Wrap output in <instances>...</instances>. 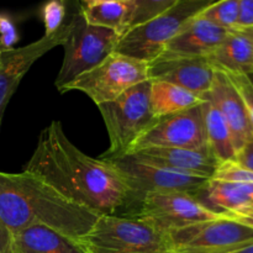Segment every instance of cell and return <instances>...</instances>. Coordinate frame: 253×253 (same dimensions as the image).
Instances as JSON below:
<instances>
[{
    "label": "cell",
    "mask_w": 253,
    "mask_h": 253,
    "mask_svg": "<svg viewBox=\"0 0 253 253\" xmlns=\"http://www.w3.org/2000/svg\"><path fill=\"white\" fill-rule=\"evenodd\" d=\"M71 202L100 215H135L140 202L119 168L86 156L54 120L41 131L25 167Z\"/></svg>",
    "instance_id": "6da1fadb"
},
{
    "label": "cell",
    "mask_w": 253,
    "mask_h": 253,
    "mask_svg": "<svg viewBox=\"0 0 253 253\" xmlns=\"http://www.w3.org/2000/svg\"><path fill=\"white\" fill-rule=\"evenodd\" d=\"M98 217L31 173L0 172V219L11 234L42 224L79 242Z\"/></svg>",
    "instance_id": "7a4b0ae2"
},
{
    "label": "cell",
    "mask_w": 253,
    "mask_h": 253,
    "mask_svg": "<svg viewBox=\"0 0 253 253\" xmlns=\"http://www.w3.org/2000/svg\"><path fill=\"white\" fill-rule=\"evenodd\" d=\"M78 244L85 253H173L168 232L135 215H100Z\"/></svg>",
    "instance_id": "3957f363"
},
{
    "label": "cell",
    "mask_w": 253,
    "mask_h": 253,
    "mask_svg": "<svg viewBox=\"0 0 253 253\" xmlns=\"http://www.w3.org/2000/svg\"><path fill=\"white\" fill-rule=\"evenodd\" d=\"M151 81L142 82L115 100L98 106L108 130L110 148L103 158H120L128 155L133 143L157 120L150 101Z\"/></svg>",
    "instance_id": "277c9868"
},
{
    "label": "cell",
    "mask_w": 253,
    "mask_h": 253,
    "mask_svg": "<svg viewBox=\"0 0 253 253\" xmlns=\"http://www.w3.org/2000/svg\"><path fill=\"white\" fill-rule=\"evenodd\" d=\"M216 0H182L160 16L127 30L119 40L115 51L151 63L165 51L170 40L193 17Z\"/></svg>",
    "instance_id": "5b68a950"
},
{
    "label": "cell",
    "mask_w": 253,
    "mask_h": 253,
    "mask_svg": "<svg viewBox=\"0 0 253 253\" xmlns=\"http://www.w3.org/2000/svg\"><path fill=\"white\" fill-rule=\"evenodd\" d=\"M69 29L62 46L64 56L54 85L62 89L82 74L91 71L115 51L120 35L104 27L88 24L81 10L68 21Z\"/></svg>",
    "instance_id": "8992f818"
},
{
    "label": "cell",
    "mask_w": 253,
    "mask_h": 253,
    "mask_svg": "<svg viewBox=\"0 0 253 253\" xmlns=\"http://www.w3.org/2000/svg\"><path fill=\"white\" fill-rule=\"evenodd\" d=\"M148 79V63L113 52L91 71L82 74L64 86L61 93L83 91L95 105L115 100L116 98Z\"/></svg>",
    "instance_id": "52a82bcc"
},
{
    "label": "cell",
    "mask_w": 253,
    "mask_h": 253,
    "mask_svg": "<svg viewBox=\"0 0 253 253\" xmlns=\"http://www.w3.org/2000/svg\"><path fill=\"white\" fill-rule=\"evenodd\" d=\"M173 253H232L253 245V229L225 216L168 232Z\"/></svg>",
    "instance_id": "ba28073f"
},
{
    "label": "cell",
    "mask_w": 253,
    "mask_h": 253,
    "mask_svg": "<svg viewBox=\"0 0 253 253\" xmlns=\"http://www.w3.org/2000/svg\"><path fill=\"white\" fill-rule=\"evenodd\" d=\"M135 216L143 217L160 229L169 232L189 225L225 217L226 215L212 211L193 194L152 192L143 195Z\"/></svg>",
    "instance_id": "9c48e42d"
},
{
    "label": "cell",
    "mask_w": 253,
    "mask_h": 253,
    "mask_svg": "<svg viewBox=\"0 0 253 253\" xmlns=\"http://www.w3.org/2000/svg\"><path fill=\"white\" fill-rule=\"evenodd\" d=\"M207 145L202 103L187 110L158 118L133 143L130 153L148 147L202 148Z\"/></svg>",
    "instance_id": "30bf717a"
},
{
    "label": "cell",
    "mask_w": 253,
    "mask_h": 253,
    "mask_svg": "<svg viewBox=\"0 0 253 253\" xmlns=\"http://www.w3.org/2000/svg\"><path fill=\"white\" fill-rule=\"evenodd\" d=\"M110 161L116 168L123 172L131 188L137 195L141 203L146 193L179 192L197 195L207 185L205 178L180 174L165 168L148 165L136 160L132 156H124L120 158H105Z\"/></svg>",
    "instance_id": "8fae6325"
},
{
    "label": "cell",
    "mask_w": 253,
    "mask_h": 253,
    "mask_svg": "<svg viewBox=\"0 0 253 253\" xmlns=\"http://www.w3.org/2000/svg\"><path fill=\"white\" fill-rule=\"evenodd\" d=\"M69 25L64 22L56 32L44 35L37 41L19 48L0 49V120L20 82L32 64L53 47L63 43Z\"/></svg>",
    "instance_id": "7c38bea8"
},
{
    "label": "cell",
    "mask_w": 253,
    "mask_h": 253,
    "mask_svg": "<svg viewBox=\"0 0 253 253\" xmlns=\"http://www.w3.org/2000/svg\"><path fill=\"white\" fill-rule=\"evenodd\" d=\"M215 68L207 57H169L148 63V79L174 84L203 99L211 89Z\"/></svg>",
    "instance_id": "4fadbf2b"
},
{
    "label": "cell",
    "mask_w": 253,
    "mask_h": 253,
    "mask_svg": "<svg viewBox=\"0 0 253 253\" xmlns=\"http://www.w3.org/2000/svg\"><path fill=\"white\" fill-rule=\"evenodd\" d=\"M128 156L156 167L205 179H211L221 165L208 145L202 148L148 147Z\"/></svg>",
    "instance_id": "5bb4252c"
},
{
    "label": "cell",
    "mask_w": 253,
    "mask_h": 253,
    "mask_svg": "<svg viewBox=\"0 0 253 253\" xmlns=\"http://www.w3.org/2000/svg\"><path fill=\"white\" fill-rule=\"evenodd\" d=\"M203 99L211 101L224 118L235 150L237 151L253 138V123L239 91L224 71L215 69L214 82L209 93Z\"/></svg>",
    "instance_id": "9a60e30c"
},
{
    "label": "cell",
    "mask_w": 253,
    "mask_h": 253,
    "mask_svg": "<svg viewBox=\"0 0 253 253\" xmlns=\"http://www.w3.org/2000/svg\"><path fill=\"white\" fill-rule=\"evenodd\" d=\"M230 31L198 15L170 40L160 57H208L226 39Z\"/></svg>",
    "instance_id": "2e32d148"
},
{
    "label": "cell",
    "mask_w": 253,
    "mask_h": 253,
    "mask_svg": "<svg viewBox=\"0 0 253 253\" xmlns=\"http://www.w3.org/2000/svg\"><path fill=\"white\" fill-rule=\"evenodd\" d=\"M194 197L212 211L229 217L253 211V183H230L211 178Z\"/></svg>",
    "instance_id": "e0dca14e"
},
{
    "label": "cell",
    "mask_w": 253,
    "mask_h": 253,
    "mask_svg": "<svg viewBox=\"0 0 253 253\" xmlns=\"http://www.w3.org/2000/svg\"><path fill=\"white\" fill-rule=\"evenodd\" d=\"M14 253H85L81 245L42 224L12 234Z\"/></svg>",
    "instance_id": "ac0fdd59"
},
{
    "label": "cell",
    "mask_w": 253,
    "mask_h": 253,
    "mask_svg": "<svg viewBox=\"0 0 253 253\" xmlns=\"http://www.w3.org/2000/svg\"><path fill=\"white\" fill-rule=\"evenodd\" d=\"M207 58L219 71L253 76L252 44L241 30H231Z\"/></svg>",
    "instance_id": "d6986e66"
},
{
    "label": "cell",
    "mask_w": 253,
    "mask_h": 253,
    "mask_svg": "<svg viewBox=\"0 0 253 253\" xmlns=\"http://www.w3.org/2000/svg\"><path fill=\"white\" fill-rule=\"evenodd\" d=\"M79 10L88 24L115 31L123 36L128 29L131 2L82 0Z\"/></svg>",
    "instance_id": "ffe728a7"
},
{
    "label": "cell",
    "mask_w": 253,
    "mask_h": 253,
    "mask_svg": "<svg viewBox=\"0 0 253 253\" xmlns=\"http://www.w3.org/2000/svg\"><path fill=\"white\" fill-rule=\"evenodd\" d=\"M150 101L153 115L158 119L200 105L203 99L174 84L151 81Z\"/></svg>",
    "instance_id": "44dd1931"
},
{
    "label": "cell",
    "mask_w": 253,
    "mask_h": 253,
    "mask_svg": "<svg viewBox=\"0 0 253 253\" xmlns=\"http://www.w3.org/2000/svg\"><path fill=\"white\" fill-rule=\"evenodd\" d=\"M203 115L208 147L220 163L234 161L236 150L229 127L216 106L208 99H203Z\"/></svg>",
    "instance_id": "7402d4cb"
},
{
    "label": "cell",
    "mask_w": 253,
    "mask_h": 253,
    "mask_svg": "<svg viewBox=\"0 0 253 253\" xmlns=\"http://www.w3.org/2000/svg\"><path fill=\"white\" fill-rule=\"evenodd\" d=\"M240 15V0H216L203 10L200 17L226 30H236Z\"/></svg>",
    "instance_id": "603a6c76"
},
{
    "label": "cell",
    "mask_w": 253,
    "mask_h": 253,
    "mask_svg": "<svg viewBox=\"0 0 253 253\" xmlns=\"http://www.w3.org/2000/svg\"><path fill=\"white\" fill-rule=\"evenodd\" d=\"M182 0H135L131 2L128 29L142 25L168 11Z\"/></svg>",
    "instance_id": "cb8c5ba5"
},
{
    "label": "cell",
    "mask_w": 253,
    "mask_h": 253,
    "mask_svg": "<svg viewBox=\"0 0 253 253\" xmlns=\"http://www.w3.org/2000/svg\"><path fill=\"white\" fill-rule=\"evenodd\" d=\"M40 15L44 25V35H51L64 24L66 7L61 0H47L42 5Z\"/></svg>",
    "instance_id": "d4e9b609"
},
{
    "label": "cell",
    "mask_w": 253,
    "mask_h": 253,
    "mask_svg": "<svg viewBox=\"0 0 253 253\" xmlns=\"http://www.w3.org/2000/svg\"><path fill=\"white\" fill-rule=\"evenodd\" d=\"M212 178L230 183H253V172L241 167L235 161H230L221 163Z\"/></svg>",
    "instance_id": "484cf974"
},
{
    "label": "cell",
    "mask_w": 253,
    "mask_h": 253,
    "mask_svg": "<svg viewBox=\"0 0 253 253\" xmlns=\"http://www.w3.org/2000/svg\"><path fill=\"white\" fill-rule=\"evenodd\" d=\"M225 73L227 74L231 83L239 91L253 123V79L251 76L245 73H230V72H225Z\"/></svg>",
    "instance_id": "4316f807"
},
{
    "label": "cell",
    "mask_w": 253,
    "mask_h": 253,
    "mask_svg": "<svg viewBox=\"0 0 253 253\" xmlns=\"http://www.w3.org/2000/svg\"><path fill=\"white\" fill-rule=\"evenodd\" d=\"M0 49L12 48L14 43L17 41L16 30L9 17L2 15H0Z\"/></svg>",
    "instance_id": "83f0119b"
},
{
    "label": "cell",
    "mask_w": 253,
    "mask_h": 253,
    "mask_svg": "<svg viewBox=\"0 0 253 253\" xmlns=\"http://www.w3.org/2000/svg\"><path fill=\"white\" fill-rule=\"evenodd\" d=\"M235 162L241 167L253 172V138L247 141L241 148L236 152L235 156Z\"/></svg>",
    "instance_id": "f1b7e54d"
},
{
    "label": "cell",
    "mask_w": 253,
    "mask_h": 253,
    "mask_svg": "<svg viewBox=\"0 0 253 253\" xmlns=\"http://www.w3.org/2000/svg\"><path fill=\"white\" fill-rule=\"evenodd\" d=\"M253 26V0H240V15L236 30Z\"/></svg>",
    "instance_id": "f546056e"
},
{
    "label": "cell",
    "mask_w": 253,
    "mask_h": 253,
    "mask_svg": "<svg viewBox=\"0 0 253 253\" xmlns=\"http://www.w3.org/2000/svg\"><path fill=\"white\" fill-rule=\"evenodd\" d=\"M0 253H14V239L10 230L0 219Z\"/></svg>",
    "instance_id": "4dcf8cb0"
},
{
    "label": "cell",
    "mask_w": 253,
    "mask_h": 253,
    "mask_svg": "<svg viewBox=\"0 0 253 253\" xmlns=\"http://www.w3.org/2000/svg\"><path fill=\"white\" fill-rule=\"evenodd\" d=\"M232 219L237 220V221L242 222V224L247 225V226L252 227L253 229V212H250V214H246V215H242V216L232 217Z\"/></svg>",
    "instance_id": "1f68e13d"
},
{
    "label": "cell",
    "mask_w": 253,
    "mask_h": 253,
    "mask_svg": "<svg viewBox=\"0 0 253 253\" xmlns=\"http://www.w3.org/2000/svg\"><path fill=\"white\" fill-rule=\"evenodd\" d=\"M247 37H249L250 42L252 44V49H253V26L252 27H247V29H240Z\"/></svg>",
    "instance_id": "d6a6232c"
},
{
    "label": "cell",
    "mask_w": 253,
    "mask_h": 253,
    "mask_svg": "<svg viewBox=\"0 0 253 253\" xmlns=\"http://www.w3.org/2000/svg\"><path fill=\"white\" fill-rule=\"evenodd\" d=\"M232 253H253V245H250V246L244 247V249L239 250V251H235Z\"/></svg>",
    "instance_id": "836d02e7"
},
{
    "label": "cell",
    "mask_w": 253,
    "mask_h": 253,
    "mask_svg": "<svg viewBox=\"0 0 253 253\" xmlns=\"http://www.w3.org/2000/svg\"><path fill=\"white\" fill-rule=\"evenodd\" d=\"M82 1V0H81ZM106 1H120V2H132L135 0H106Z\"/></svg>",
    "instance_id": "e575fe53"
},
{
    "label": "cell",
    "mask_w": 253,
    "mask_h": 253,
    "mask_svg": "<svg viewBox=\"0 0 253 253\" xmlns=\"http://www.w3.org/2000/svg\"><path fill=\"white\" fill-rule=\"evenodd\" d=\"M61 1H63V2H64V1H66V0H61Z\"/></svg>",
    "instance_id": "d590c367"
},
{
    "label": "cell",
    "mask_w": 253,
    "mask_h": 253,
    "mask_svg": "<svg viewBox=\"0 0 253 253\" xmlns=\"http://www.w3.org/2000/svg\"><path fill=\"white\" fill-rule=\"evenodd\" d=\"M0 121H1V120H0Z\"/></svg>",
    "instance_id": "8d00e7d4"
},
{
    "label": "cell",
    "mask_w": 253,
    "mask_h": 253,
    "mask_svg": "<svg viewBox=\"0 0 253 253\" xmlns=\"http://www.w3.org/2000/svg\"><path fill=\"white\" fill-rule=\"evenodd\" d=\"M252 212H253V211H252Z\"/></svg>",
    "instance_id": "74e56055"
}]
</instances>
